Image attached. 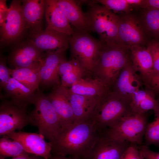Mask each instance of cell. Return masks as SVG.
I'll list each match as a JSON object with an SVG mask.
<instances>
[{"label": "cell", "instance_id": "cell-15", "mask_svg": "<svg viewBox=\"0 0 159 159\" xmlns=\"http://www.w3.org/2000/svg\"><path fill=\"white\" fill-rule=\"evenodd\" d=\"M47 96L59 118L62 129L74 124V117L69 88L61 85L52 88Z\"/></svg>", "mask_w": 159, "mask_h": 159}, {"label": "cell", "instance_id": "cell-18", "mask_svg": "<svg viewBox=\"0 0 159 159\" xmlns=\"http://www.w3.org/2000/svg\"><path fill=\"white\" fill-rule=\"evenodd\" d=\"M4 97L8 98L15 105L26 109L27 106L33 104L36 93L12 77H11L3 88Z\"/></svg>", "mask_w": 159, "mask_h": 159}, {"label": "cell", "instance_id": "cell-14", "mask_svg": "<svg viewBox=\"0 0 159 159\" xmlns=\"http://www.w3.org/2000/svg\"><path fill=\"white\" fill-rule=\"evenodd\" d=\"M143 85L141 77L134 69L131 61L122 69L110 90L132 101L134 94Z\"/></svg>", "mask_w": 159, "mask_h": 159}, {"label": "cell", "instance_id": "cell-40", "mask_svg": "<svg viewBox=\"0 0 159 159\" xmlns=\"http://www.w3.org/2000/svg\"><path fill=\"white\" fill-rule=\"evenodd\" d=\"M49 159H80L77 158L72 157H67V156L60 155H52Z\"/></svg>", "mask_w": 159, "mask_h": 159}, {"label": "cell", "instance_id": "cell-7", "mask_svg": "<svg viewBox=\"0 0 159 159\" xmlns=\"http://www.w3.org/2000/svg\"><path fill=\"white\" fill-rule=\"evenodd\" d=\"M148 118L147 112H132L103 132L117 140L141 145L148 123Z\"/></svg>", "mask_w": 159, "mask_h": 159}, {"label": "cell", "instance_id": "cell-12", "mask_svg": "<svg viewBox=\"0 0 159 159\" xmlns=\"http://www.w3.org/2000/svg\"><path fill=\"white\" fill-rule=\"evenodd\" d=\"M22 1L13 0L11 3L7 18L0 26L1 41L9 43L17 39L26 27L23 16Z\"/></svg>", "mask_w": 159, "mask_h": 159}, {"label": "cell", "instance_id": "cell-42", "mask_svg": "<svg viewBox=\"0 0 159 159\" xmlns=\"http://www.w3.org/2000/svg\"></svg>", "mask_w": 159, "mask_h": 159}, {"label": "cell", "instance_id": "cell-8", "mask_svg": "<svg viewBox=\"0 0 159 159\" xmlns=\"http://www.w3.org/2000/svg\"><path fill=\"white\" fill-rule=\"evenodd\" d=\"M26 109L3 100L0 105V135H7L30 124Z\"/></svg>", "mask_w": 159, "mask_h": 159}, {"label": "cell", "instance_id": "cell-37", "mask_svg": "<svg viewBox=\"0 0 159 159\" xmlns=\"http://www.w3.org/2000/svg\"><path fill=\"white\" fill-rule=\"evenodd\" d=\"M9 11L6 0H0V26H1L6 19Z\"/></svg>", "mask_w": 159, "mask_h": 159}, {"label": "cell", "instance_id": "cell-23", "mask_svg": "<svg viewBox=\"0 0 159 159\" xmlns=\"http://www.w3.org/2000/svg\"><path fill=\"white\" fill-rule=\"evenodd\" d=\"M69 89L71 92L74 94L98 97L110 90L100 80L88 76L81 78Z\"/></svg>", "mask_w": 159, "mask_h": 159}, {"label": "cell", "instance_id": "cell-11", "mask_svg": "<svg viewBox=\"0 0 159 159\" xmlns=\"http://www.w3.org/2000/svg\"><path fill=\"white\" fill-rule=\"evenodd\" d=\"M65 60V51L45 53L39 71V86L46 89L61 85L59 67Z\"/></svg>", "mask_w": 159, "mask_h": 159}, {"label": "cell", "instance_id": "cell-38", "mask_svg": "<svg viewBox=\"0 0 159 159\" xmlns=\"http://www.w3.org/2000/svg\"><path fill=\"white\" fill-rule=\"evenodd\" d=\"M141 7L159 10V0H143Z\"/></svg>", "mask_w": 159, "mask_h": 159}, {"label": "cell", "instance_id": "cell-9", "mask_svg": "<svg viewBox=\"0 0 159 159\" xmlns=\"http://www.w3.org/2000/svg\"><path fill=\"white\" fill-rule=\"evenodd\" d=\"M132 143L115 140L100 132L92 149L83 159H120Z\"/></svg>", "mask_w": 159, "mask_h": 159}, {"label": "cell", "instance_id": "cell-1", "mask_svg": "<svg viewBox=\"0 0 159 159\" xmlns=\"http://www.w3.org/2000/svg\"><path fill=\"white\" fill-rule=\"evenodd\" d=\"M99 133L95 122L90 117L62 128L52 143V154L83 159L92 149Z\"/></svg>", "mask_w": 159, "mask_h": 159}, {"label": "cell", "instance_id": "cell-22", "mask_svg": "<svg viewBox=\"0 0 159 159\" xmlns=\"http://www.w3.org/2000/svg\"><path fill=\"white\" fill-rule=\"evenodd\" d=\"M57 3L69 23L74 27L87 32L90 31L86 13L83 12L76 1L57 0Z\"/></svg>", "mask_w": 159, "mask_h": 159}, {"label": "cell", "instance_id": "cell-31", "mask_svg": "<svg viewBox=\"0 0 159 159\" xmlns=\"http://www.w3.org/2000/svg\"><path fill=\"white\" fill-rule=\"evenodd\" d=\"M145 89L155 96L159 95V72L153 70L147 74L140 75Z\"/></svg>", "mask_w": 159, "mask_h": 159}, {"label": "cell", "instance_id": "cell-21", "mask_svg": "<svg viewBox=\"0 0 159 159\" xmlns=\"http://www.w3.org/2000/svg\"><path fill=\"white\" fill-rule=\"evenodd\" d=\"M46 0H26L22 1L21 7L26 27L32 32L42 29L41 24L45 13Z\"/></svg>", "mask_w": 159, "mask_h": 159}, {"label": "cell", "instance_id": "cell-32", "mask_svg": "<svg viewBox=\"0 0 159 159\" xmlns=\"http://www.w3.org/2000/svg\"><path fill=\"white\" fill-rule=\"evenodd\" d=\"M97 3L102 4L107 9L115 12H124L128 13L132 7L128 3L127 0H95Z\"/></svg>", "mask_w": 159, "mask_h": 159}, {"label": "cell", "instance_id": "cell-26", "mask_svg": "<svg viewBox=\"0 0 159 159\" xmlns=\"http://www.w3.org/2000/svg\"><path fill=\"white\" fill-rule=\"evenodd\" d=\"M130 49L132 63L137 72H139L140 75H143L153 70L152 57L147 48L137 45L131 47Z\"/></svg>", "mask_w": 159, "mask_h": 159}, {"label": "cell", "instance_id": "cell-19", "mask_svg": "<svg viewBox=\"0 0 159 159\" xmlns=\"http://www.w3.org/2000/svg\"><path fill=\"white\" fill-rule=\"evenodd\" d=\"M45 16L48 27L71 36L73 28L58 6L57 0H46Z\"/></svg>", "mask_w": 159, "mask_h": 159}, {"label": "cell", "instance_id": "cell-35", "mask_svg": "<svg viewBox=\"0 0 159 159\" xmlns=\"http://www.w3.org/2000/svg\"><path fill=\"white\" fill-rule=\"evenodd\" d=\"M138 145L132 143L122 155L120 159H142Z\"/></svg>", "mask_w": 159, "mask_h": 159}, {"label": "cell", "instance_id": "cell-33", "mask_svg": "<svg viewBox=\"0 0 159 159\" xmlns=\"http://www.w3.org/2000/svg\"><path fill=\"white\" fill-rule=\"evenodd\" d=\"M10 68L6 64V59L4 56H1L0 60V90L6 85L10 76Z\"/></svg>", "mask_w": 159, "mask_h": 159}, {"label": "cell", "instance_id": "cell-13", "mask_svg": "<svg viewBox=\"0 0 159 159\" xmlns=\"http://www.w3.org/2000/svg\"><path fill=\"white\" fill-rule=\"evenodd\" d=\"M6 135L19 142L29 153L45 159H49L52 155V143L46 141L44 137L39 133L14 131Z\"/></svg>", "mask_w": 159, "mask_h": 159}, {"label": "cell", "instance_id": "cell-17", "mask_svg": "<svg viewBox=\"0 0 159 159\" xmlns=\"http://www.w3.org/2000/svg\"><path fill=\"white\" fill-rule=\"evenodd\" d=\"M44 54L29 41L14 50L9 56L8 63L12 69L27 67L40 61Z\"/></svg>", "mask_w": 159, "mask_h": 159}, {"label": "cell", "instance_id": "cell-4", "mask_svg": "<svg viewBox=\"0 0 159 159\" xmlns=\"http://www.w3.org/2000/svg\"><path fill=\"white\" fill-rule=\"evenodd\" d=\"M34 108L28 115L30 124L37 126L39 133L51 143L62 130L59 118L47 95L40 90L36 93Z\"/></svg>", "mask_w": 159, "mask_h": 159}, {"label": "cell", "instance_id": "cell-3", "mask_svg": "<svg viewBox=\"0 0 159 159\" xmlns=\"http://www.w3.org/2000/svg\"><path fill=\"white\" fill-rule=\"evenodd\" d=\"M132 101L109 90L99 97L90 117L100 132L113 127L124 117L132 113Z\"/></svg>", "mask_w": 159, "mask_h": 159}, {"label": "cell", "instance_id": "cell-28", "mask_svg": "<svg viewBox=\"0 0 159 159\" xmlns=\"http://www.w3.org/2000/svg\"><path fill=\"white\" fill-rule=\"evenodd\" d=\"M29 154L24 149L19 142L8 138L6 135L3 136L0 139V156L5 158H12Z\"/></svg>", "mask_w": 159, "mask_h": 159}, {"label": "cell", "instance_id": "cell-34", "mask_svg": "<svg viewBox=\"0 0 159 159\" xmlns=\"http://www.w3.org/2000/svg\"><path fill=\"white\" fill-rule=\"evenodd\" d=\"M151 54L153 63V70L159 72V42L154 40L148 44L147 47Z\"/></svg>", "mask_w": 159, "mask_h": 159}, {"label": "cell", "instance_id": "cell-2", "mask_svg": "<svg viewBox=\"0 0 159 159\" xmlns=\"http://www.w3.org/2000/svg\"><path fill=\"white\" fill-rule=\"evenodd\" d=\"M131 61L130 49L118 44L102 43L92 77L110 90L122 69Z\"/></svg>", "mask_w": 159, "mask_h": 159}, {"label": "cell", "instance_id": "cell-41", "mask_svg": "<svg viewBox=\"0 0 159 159\" xmlns=\"http://www.w3.org/2000/svg\"><path fill=\"white\" fill-rule=\"evenodd\" d=\"M158 101H159V98L158 99Z\"/></svg>", "mask_w": 159, "mask_h": 159}, {"label": "cell", "instance_id": "cell-6", "mask_svg": "<svg viewBox=\"0 0 159 159\" xmlns=\"http://www.w3.org/2000/svg\"><path fill=\"white\" fill-rule=\"evenodd\" d=\"M73 29L69 41L71 58L77 61L87 75L92 77L102 43L87 32L74 27Z\"/></svg>", "mask_w": 159, "mask_h": 159}, {"label": "cell", "instance_id": "cell-30", "mask_svg": "<svg viewBox=\"0 0 159 159\" xmlns=\"http://www.w3.org/2000/svg\"><path fill=\"white\" fill-rule=\"evenodd\" d=\"M144 21L149 31L156 37H159V10L146 9Z\"/></svg>", "mask_w": 159, "mask_h": 159}, {"label": "cell", "instance_id": "cell-5", "mask_svg": "<svg viewBox=\"0 0 159 159\" xmlns=\"http://www.w3.org/2000/svg\"><path fill=\"white\" fill-rule=\"evenodd\" d=\"M89 4L85 13L89 31L97 33L103 44H117L119 16L95 0Z\"/></svg>", "mask_w": 159, "mask_h": 159}, {"label": "cell", "instance_id": "cell-10", "mask_svg": "<svg viewBox=\"0 0 159 159\" xmlns=\"http://www.w3.org/2000/svg\"><path fill=\"white\" fill-rule=\"evenodd\" d=\"M70 36L47 26L44 30L32 32L30 42L46 52L65 51L69 47Z\"/></svg>", "mask_w": 159, "mask_h": 159}, {"label": "cell", "instance_id": "cell-27", "mask_svg": "<svg viewBox=\"0 0 159 159\" xmlns=\"http://www.w3.org/2000/svg\"><path fill=\"white\" fill-rule=\"evenodd\" d=\"M131 105L133 112L142 113L158 109L159 102L151 92L145 89H140L133 95Z\"/></svg>", "mask_w": 159, "mask_h": 159}, {"label": "cell", "instance_id": "cell-36", "mask_svg": "<svg viewBox=\"0 0 159 159\" xmlns=\"http://www.w3.org/2000/svg\"><path fill=\"white\" fill-rule=\"evenodd\" d=\"M141 155L144 159H159V153L153 151L145 145L139 146Z\"/></svg>", "mask_w": 159, "mask_h": 159}, {"label": "cell", "instance_id": "cell-20", "mask_svg": "<svg viewBox=\"0 0 159 159\" xmlns=\"http://www.w3.org/2000/svg\"><path fill=\"white\" fill-rule=\"evenodd\" d=\"M69 91L70 101L74 117V124L87 120L99 97L85 96L73 93L69 90Z\"/></svg>", "mask_w": 159, "mask_h": 159}, {"label": "cell", "instance_id": "cell-16", "mask_svg": "<svg viewBox=\"0 0 159 159\" xmlns=\"http://www.w3.org/2000/svg\"><path fill=\"white\" fill-rule=\"evenodd\" d=\"M144 39L142 29L135 17L129 14L119 17L117 44L130 49L140 45Z\"/></svg>", "mask_w": 159, "mask_h": 159}, {"label": "cell", "instance_id": "cell-25", "mask_svg": "<svg viewBox=\"0 0 159 159\" xmlns=\"http://www.w3.org/2000/svg\"><path fill=\"white\" fill-rule=\"evenodd\" d=\"M59 73L61 85L69 88L81 78L88 76L79 63L73 58L65 60L60 64Z\"/></svg>", "mask_w": 159, "mask_h": 159}, {"label": "cell", "instance_id": "cell-39", "mask_svg": "<svg viewBox=\"0 0 159 159\" xmlns=\"http://www.w3.org/2000/svg\"><path fill=\"white\" fill-rule=\"evenodd\" d=\"M0 159H5V158L2 156H0ZM11 159H45L44 158L37 156L36 155L28 154L26 155H22L15 157H13Z\"/></svg>", "mask_w": 159, "mask_h": 159}, {"label": "cell", "instance_id": "cell-24", "mask_svg": "<svg viewBox=\"0 0 159 159\" xmlns=\"http://www.w3.org/2000/svg\"><path fill=\"white\" fill-rule=\"evenodd\" d=\"M42 59L28 67L14 69L10 68L11 77L33 91H39V71Z\"/></svg>", "mask_w": 159, "mask_h": 159}, {"label": "cell", "instance_id": "cell-29", "mask_svg": "<svg viewBox=\"0 0 159 159\" xmlns=\"http://www.w3.org/2000/svg\"><path fill=\"white\" fill-rule=\"evenodd\" d=\"M155 120L148 124L145 135V145H159V108L154 111Z\"/></svg>", "mask_w": 159, "mask_h": 159}]
</instances>
